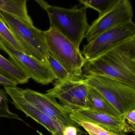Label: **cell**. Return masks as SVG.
I'll return each instance as SVG.
<instances>
[{"instance_id":"cell-4","label":"cell","mask_w":135,"mask_h":135,"mask_svg":"<svg viewBox=\"0 0 135 135\" xmlns=\"http://www.w3.org/2000/svg\"><path fill=\"white\" fill-rule=\"evenodd\" d=\"M0 15L21 46L23 52L47 63L49 51L44 31L33 24L2 11H0Z\"/></svg>"},{"instance_id":"cell-3","label":"cell","mask_w":135,"mask_h":135,"mask_svg":"<svg viewBox=\"0 0 135 135\" xmlns=\"http://www.w3.org/2000/svg\"><path fill=\"white\" fill-rule=\"evenodd\" d=\"M83 80L101 94L124 118L135 109V86L101 76L84 75Z\"/></svg>"},{"instance_id":"cell-16","label":"cell","mask_w":135,"mask_h":135,"mask_svg":"<svg viewBox=\"0 0 135 135\" xmlns=\"http://www.w3.org/2000/svg\"><path fill=\"white\" fill-rule=\"evenodd\" d=\"M46 62L57 80L60 81L77 80L73 77L65 69L49 52L46 56Z\"/></svg>"},{"instance_id":"cell-5","label":"cell","mask_w":135,"mask_h":135,"mask_svg":"<svg viewBox=\"0 0 135 135\" xmlns=\"http://www.w3.org/2000/svg\"><path fill=\"white\" fill-rule=\"evenodd\" d=\"M49 53L77 80L83 79V68L86 61L73 44L54 29L44 31Z\"/></svg>"},{"instance_id":"cell-25","label":"cell","mask_w":135,"mask_h":135,"mask_svg":"<svg viewBox=\"0 0 135 135\" xmlns=\"http://www.w3.org/2000/svg\"><path fill=\"white\" fill-rule=\"evenodd\" d=\"M83 133H85V132H79L78 133V135H84Z\"/></svg>"},{"instance_id":"cell-7","label":"cell","mask_w":135,"mask_h":135,"mask_svg":"<svg viewBox=\"0 0 135 135\" xmlns=\"http://www.w3.org/2000/svg\"><path fill=\"white\" fill-rule=\"evenodd\" d=\"M0 50L4 51L22 71L38 83L48 85L56 79L46 62L19 51L0 39Z\"/></svg>"},{"instance_id":"cell-23","label":"cell","mask_w":135,"mask_h":135,"mask_svg":"<svg viewBox=\"0 0 135 135\" xmlns=\"http://www.w3.org/2000/svg\"><path fill=\"white\" fill-rule=\"evenodd\" d=\"M0 85H3L4 87H15L18 84L0 74Z\"/></svg>"},{"instance_id":"cell-18","label":"cell","mask_w":135,"mask_h":135,"mask_svg":"<svg viewBox=\"0 0 135 135\" xmlns=\"http://www.w3.org/2000/svg\"><path fill=\"white\" fill-rule=\"evenodd\" d=\"M70 119L77 125L83 127L90 135H122L91 122H87L76 118Z\"/></svg>"},{"instance_id":"cell-6","label":"cell","mask_w":135,"mask_h":135,"mask_svg":"<svg viewBox=\"0 0 135 135\" xmlns=\"http://www.w3.org/2000/svg\"><path fill=\"white\" fill-rule=\"evenodd\" d=\"M7 94L19 97L58 122L64 128L78 126L70 119L69 113L57 103L54 97L30 89L4 86Z\"/></svg>"},{"instance_id":"cell-2","label":"cell","mask_w":135,"mask_h":135,"mask_svg":"<svg viewBox=\"0 0 135 135\" xmlns=\"http://www.w3.org/2000/svg\"><path fill=\"white\" fill-rule=\"evenodd\" d=\"M85 7L65 8L49 4L45 10L50 21V27L71 41L78 50L90 26Z\"/></svg>"},{"instance_id":"cell-22","label":"cell","mask_w":135,"mask_h":135,"mask_svg":"<svg viewBox=\"0 0 135 135\" xmlns=\"http://www.w3.org/2000/svg\"><path fill=\"white\" fill-rule=\"evenodd\" d=\"M82 132L78 126H67L63 130V135H78V133Z\"/></svg>"},{"instance_id":"cell-20","label":"cell","mask_w":135,"mask_h":135,"mask_svg":"<svg viewBox=\"0 0 135 135\" xmlns=\"http://www.w3.org/2000/svg\"><path fill=\"white\" fill-rule=\"evenodd\" d=\"M0 39L7 42L19 51L23 52L21 46L15 38L0 15Z\"/></svg>"},{"instance_id":"cell-17","label":"cell","mask_w":135,"mask_h":135,"mask_svg":"<svg viewBox=\"0 0 135 135\" xmlns=\"http://www.w3.org/2000/svg\"><path fill=\"white\" fill-rule=\"evenodd\" d=\"M119 0H80V3L86 8H91L98 12L99 16H102L113 7Z\"/></svg>"},{"instance_id":"cell-24","label":"cell","mask_w":135,"mask_h":135,"mask_svg":"<svg viewBox=\"0 0 135 135\" xmlns=\"http://www.w3.org/2000/svg\"><path fill=\"white\" fill-rule=\"evenodd\" d=\"M37 1L39 4L41 8L45 10L46 8V7L49 5L47 2L43 1Z\"/></svg>"},{"instance_id":"cell-1","label":"cell","mask_w":135,"mask_h":135,"mask_svg":"<svg viewBox=\"0 0 135 135\" xmlns=\"http://www.w3.org/2000/svg\"><path fill=\"white\" fill-rule=\"evenodd\" d=\"M83 73L112 78L135 86V37L87 61Z\"/></svg>"},{"instance_id":"cell-14","label":"cell","mask_w":135,"mask_h":135,"mask_svg":"<svg viewBox=\"0 0 135 135\" xmlns=\"http://www.w3.org/2000/svg\"><path fill=\"white\" fill-rule=\"evenodd\" d=\"M0 11L33 24L27 12V1L0 0Z\"/></svg>"},{"instance_id":"cell-12","label":"cell","mask_w":135,"mask_h":135,"mask_svg":"<svg viewBox=\"0 0 135 135\" xmlns=\"http://www.w3.org/2000/svg\"><path fill=\"white\" fill-rule=\"evenodd\" d=\"M16 108L44 126L52 135H63L64 128L53 119L19 97L9 95Z\"/></svg>"},{"instance_id":"cell-9","label":"cell","mask_w":135,"mask_h":135,"mask_svg":"<svg viewBox=\"0 0 135 135\" xmlns=\"http://www.w3.org/2000/svg\"><path fill=\"white\" fill-rule=\"evenodd\" d=\"M133 17L130 1L119 0L107 12L92 22L84 38L89 43L103 33L131 22Z\"/></svg>"},{"instance_id":"cell-19","label":"cell","mask_w":135,"mask_h":135,"mask_svg":"<svg viewBox=\"0 0 135 135\" xmlns=\"http://www.w3.org/2000/svg\"><path fill=\"white\" fill-rule=\"evenodd\" d=\"M7 94L5 90L0 88V117H6L23 121L18 115L11 111L8 108Z\"/></svg>"},{"instance_id":"cell-26","label":"cell","mask_w":135,"mask_h":135,"mask_svg":"<svg viewBox=\"0 0 135 135\" xmlns=\"http://www.w3.org/2000/svg\"><path fill=\"white\" fill-rule=\"evenodd\" d=\"M37 133H39L40 135H44V134H42V133L40 132H39V131H37Z\"/></svg>"},{"instance_id":"cell-15","label":"cell","mask_w":135,"mask_h":135,"mask_svg":"<svg viewBox=\"0 0 135 135\" xmlns=\"http://www.w3.org/2000/svg\"><path fill=\"white\" fill-rule=\"evenodd\" d=\"M0 74L15 82L24 84L29 82L30 78L21 71L10 60L0 54Z\"/></svg>"},{"instance_id":"cell-8","label":"cell","mask_w":135,"mask_h":135,"mask_svg":"<svg viewBox=\"0 0 135 135\" xmlns=\"http://www.w3.org/2000/svg\"><path fill=\"white\" fill-rule=\"evenodd\" d=\"M80 80H55L54 88L46 94L59 100V104L69 113L88 109V86Z\"/></svg>"},{"instance_id":"cell-11","label":"cell","mask_w":135,"mask_h":135,"mask_svg":"<svg viewBox=\"0 0 135 135\" xmlns=\"http://www.w3.org/2000/svg\"><path fill=\"white\" fill-rule=\"evenodd\" d=\"M69 115L70 118H76L91 122L122 135H126L125 133L130 132H135V129L127 124L124 118H116L105 114L88 109L75 111L69 113Z\"/></svg>"},{"instance_id":"cell-10","label":"cell","mask_w":135,"mask_h":135,"mask_svg":"<svg viewBox=\"0 0 135 135\" xmlns=\"http://www.w3.org/2000/svg\"><path fill=\"white\" fill-rule=\"evenodd\" d=\"M135 37L133 21L108 31L83 46L81 52L87 61L94 59L118 44Z\"/></svg>"},{"instance_id":"cell-21","label":"cell","mask_w":135,"mask_h":135,"mask_svg":"<svg viewBox=\"0 0 135 135\" xmlns=\"http://www.w3.org/2000/svg\"><path fill=\"white\" fill-rule=\"evenodd\" d=\"M126 122L133 128H135V109L129 111L124 116Z\"/></svg>"},{"instance_id":"cell-13","label":"cell","mask_w":135,"mask_h":135,"mask_svg":"<svg viewBox=\"0 0 135 135\" xmlns=\"http://www.w3.org/2000/svg\"><path fill=\"white\" fill-rule=\"evenodd\" d=\"M88 86V110L105 114L116 118L125 119L117 110L98 91L94 88Z\"/></svg>"}]
</instances>
